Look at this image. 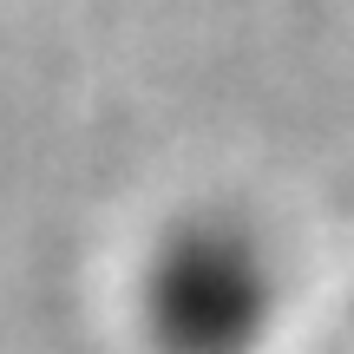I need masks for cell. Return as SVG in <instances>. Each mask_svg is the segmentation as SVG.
<instances>
[{
  "instance_id": "1",
  "label": "cell",
  "mask_w": 354,
  "mask_h": 354,
  "mask_svg": "<svg viewBox=\"0 0 354 354\" xmlns=\"http://www.w3.org/2000/svg\"><path fill=\"white\" fill-rule=\"evenodd\" d=\"M276 308V269L236 223H184L145 269V328L165 354H250Z\"/></svg>"
}]
</instances>
